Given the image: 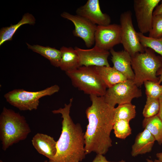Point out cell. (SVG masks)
<instances>
[{
  "label": "cell",
  "mask_w": 162,
  "mask_h": 162,
  "mask_svg": "<svg viewBox=\"0 0 162 162\" xmlns=\"http://www.w3.org/2000/svg\"><path fill=\"white\" fill-rule=\"evenodd\" d=\"M147 162H162L161 161L159 160L158 159H155L153 161L152 160H150L148 159H146Z\"/></svg>",
  "instance_id": "d6a6232c"
},
{
  "label": "cell",
  "mask_w": 162,
  "mask_h": 162,
  "mask_svg": "<svg viewBox=\"0 0 162 162\" xmlns=\"http://www.w3.org/2000/svg\"><path fill=\"white\" fill-rule=\"evenodd\" d=\"M138 87L133 80H127L108 88L104 96L105 101L113 107L116 104L131 103L134 98L142 96V91Z\"/></svg>",
  "instance_id": "52a82bcc"
},
{
  "label": "cell",
  "mask_w": 162,
  "mask_h": 162,
  "mask_svg": "<svg viewBox=\"0 0 162 162\" xmlns=\"http://www.w3.org/2000/svg\"><path fill=\"white\" fill-rule=\"evenodd\" d=\"M35 23V19L33 15L27 13L22 16L21 20L17 24L2 28L0 30V45L7 41L12 40L15 32L22 25L25 24L34 25Z\"/></svg>",
  "instance_id": "d6986e66"
},
{
  "label": "cell",
  "mask_w": 162,
  "mask_h": 162,
  "mask_svg": "<svg viewBox=\"0 0 162 162\" xmlns=\"http://www.w3.org/2000/svg\"><path fill=\"white\" fill-rule=\"evenodd\" d=\"M140 41L144 48H149L162 57V37L154 38L144 35L140 32H137Z\"/></svg>",
  "instance_id": "603a6c76"
},
{
  "label": "cell",
  "mask_w": 162,
  "mask_h": 162,
  "mask_svg": "<svg viewBox=\"0 0 162 162\" xmlns=\"http://www.w3.org/2000/svg\"><path fill=\"white\" fill-rule=\"evenodd\" d=\"M44 162H49V161H47V160H46L45 161H44Z\"/></svg>",
  "instance_id": "836d02e7"
},
{
  "label": "cell",
  "mask_w": 162,
  "mask_h": 162,
  "mask_svg": "<svg viewBox=\"0 0 162 162\" xmlns=\"http://www.w3.org/2000/svg\"><path fill=\"white\" fill-rule=\"evenodd\" d=\"M90 98L92 105L86 111L88 123L84 134L85 152L104 155L112 146L115 107L106 102L104 96L91 95Z\"/></svg>",
  "instance_id": "6da1fadb"
},
{
  "label": "cell",
  "mask_w": 162,
  "mask_h": 162,
  "mask_svg": "<svg viewBox=\"0 0 162 162\" xmlns=\"http://www.w3.org/2000/svg\"><path fill=\"white\" fill-rule=\"evenodd\" d=\"M61 58L59 68L65 72L73 70L82 66L76 51L71 47H62Z\"/></svg>",
  "instance_id": "e0dca14e"
},
{
  "label": "cell",
  "mask_w": 162,
  "mask_h": 162,
  "mask_svg": "<svg viewBox=\"0 0 162 162\" xmlns=\"http://www.w3.org/2000/svg\"><path fill=\"white\" fill-rule=\"evenodd\" d=\"M131 57L134 74L133 81L138 87L146 81L158 82L159 78L156 74L162 65L161 56H157L152 49L145 48L144 52L136 53Z\"/></svg>",
  "instance_id": "277c9868"
},
{
  "label": "cell",
  "mask_w": 162,
  "mask_h": 162,
  "mask_svg": "<svg viewBox=\"0 0 162 162\" xmlns=\"http://www.w3.org/2000/svg\"><path fill=\"white\" fill-rule=\"evenodd\" d=\"M32 142L36 151L40 154L52 159L57 152V141L47 134L37 133L32 138Z\"/></svg>",
  "instance_id": "9a60e30c"
},
{
  "label": "cell",
  "mask_w": 162,
  "mask_h": 162,
  "mask_svg": "<svg viewBox=\"0 0 162 162\" xmlns=\"http://www.w3.org/2000/svg\"><path fill=\"white\" fill-rule=\"evenodd\" d=\"M28 49L48 59L53 66L59 67L61 58V52L55 48L38 45H31L26 43Z\"/></svg>",
  "instance_id": "ffe728a7"
},
{
  "label": "cell",
  "mask_w": 162,
  "mask_h": 162,
  "mask_svg": "<svg viewBox=\"0 0 162 162\" xmlns=\"http://www.w3.org/2000/svg\"><path fill=\"white\" fill-rule=\"evenodd\" d=\"M31 132L24 116L12 109L3 108L0 115V139L3 150L26 139Z\"/></svg>",
  "instance_id": "3957f363"
},
{
  "label": "cell",
  "mask_w": 162,
  "mask_h": 162,
  "mask_svg": "<svg viewBox=\"0 0 162 162\" xmlns=\"http://www.w3.org/2000/svg\"><path fill=\"white\" fill-rule=\"evenodd\" d=\"M120 25L110 24L97 26L94 36V44L99 48L108 51L115 45L121 44Z\"/></svg>",
  "instance_id": "8fae6325"
},
{
  "label": "cell",
  "mask_w": 162,
  "mask_h": 162,
  "mask_svg": "<svg viewBox=\"0 0 162 162\" xmlns=\"http://www.w3.org/2000/svg\"><path fill=\"white\" fill-rule=\"evenodd\" d=\"M129 122L128 120L121 119L114 122L113 129L116 137L125 139L131 134L132 129L129 125Z\"/></svg>",
  "instance_id": "cb8c5ba5"
},
{
  "label": "cell",
  "mask_w": 162,
  "mask_h": 162,
  "mask_svg": "<svg viewBox=\"0 0 162 162\" xmlns=\"http://www.w3.org/2000/svg\"><path fill=\"white\" fill-rule=\"evenodd\" d=\"M73 100L71 98L63 108L52 111L54 114H60L63 119L62 133L57 141V152L49 162H80L85 157L84 133L80 124H75L70 114Z\"/></svg>",
  "instance_id": "7a4b0ae2"
},
{
  "label": "cell",
  "mask_w": 162,
  "mask_h": 162,
  "mask_svg": "<svg viewBox=\"0 0 162 162\" xmlns=\"http://www.w3.org/2000/svg\"><path fill=\"white\" fill-rule=\"evenodd\" d=\"M149 33L150 37H162V14L153 15L152 28Z\"/></svg>",
  "instance_id": "4316f807"
},
{
  "label": "cell",
  "mask_w": 162,
  "mask_h": 162,
  "mask_svg": "<svg viewBox=\"0 0 162 162\" xmlns=\"http://www.w3.org/2000/svg\"><path fill=\"white\" fill-rule=\"evenodd\" d=\"M94 68L105 82L107 88H111L128 79L123 74L113 67H95Z\"/></svg>",
  "instance_id": "ac0fdd59"
},
{
  "label": "cell",
  "mask_w": 162,
  "mask_h": 162,
  "mask_svg": "<svg viewBox=\"0 0 162 162\" xmlns=\"http://www.w3.org/2000/svg\"><path fill=\"white\" fill-rule=\"evenodd\" d=\"M136 115V106L131 103L118 105L114 109L113 123L121 119L130 121L135 117Z\"/></svg>",
  "instance_id": "7402d4cb"
},
{
  "label": "cell",
  "mask_w": 162,
  "mask_h": 162,
  "mask_svg": "<svg viewBox=\"0 0 162 162\" xmlns=\"http://www.w3.org/2000/svg\"><path fill=\"white\" fill-rule=\"evenodd\" d=\"M72 85L85 94L104 96L107 88L94 66H82L65 72Z\"/></svg>",
  "instance_id": "5b68a950"
},
{
  "label": "cell",
  "mask_w": 162,
  "mask_h": 162,
  "mask_svg": "<svg viewBox=\"0 0 162 162\" xmlns=\"http://www.w3.org/2000/svg\"><path fill=\"white\" fill-rule=\"evenodd\" d=\"M160 0H134V8L140 32H149L151 29L154 10Z\"/></svg>",
  "instance_id": "30bf717a"
},
{
  "label": "cell",
  "mask_w": 162,
  "mask_h": 162,
  "mask_svg": "<svg viewBox=\"0 0 162 162\" xmlns=\"http://www.w3.org/2000/svg\"><path fill=\"white\" fill-rule=\"evenodd\" d=\"M162 14V1L160 4L158 5L155 8L153 13V15Z\"/></svg>",
  "instance_id": "f1b7e54d"
},
{
  "label": "cell",
  "mask_w": 162,
  "mask_h": 162,
  "mask_svg": "<svg viewBox=\"0 0 162 162\" xmlns=\"http://www.w3.org/2000/svg\"><path fill=\"white\" fill-rule=\"evenodd\" d=\"M92 162H125L123 160L118 162H111L107 160L106 157L101 154H98Z\"/></svg>",
  "instance_id": "83f0119b"
},
{
  "label": "cell",
  "mask_w": 162,
  "mask_h": 162,
  "mask_svg": "<svg viewBox=\"0 0 162 162\" xmlns=\"http://www.w3.org/2000/svg\"><path fill=\"white\" fill-rule=\"evenodd\" d=\"M160 108L159 99L147 97L146 104L142 111L144 118L153 117L158 113Z\"/></svg>",
  "instance_id": "d4e9b609"
},
{
  "label": "cell",
  "mask_w": 162,
  "mask_h": 162,
  "mask_svg": "<svg viewBox=\"0 0 162 162\" xmlns=\"http://www.w3.org/2000/svg\"><path fill=\"white\" fill-rule=\"evenodd\" d=\"M132 13L130 10L122 13L120 17L121 30V42L124 50L130 56L136 53H143L145 48L141 44L136 32L133 26Z\"/></svg>",
  "instance_id": "ba28073f"
},
{
  "label": "cell",
  "mask_w": 162,
  "mask_h": 162,
  "mask_svg": "<svg viewBox=\"0 0 162 162\" xmlns=\"http://www.w3.org/2000/svg\"><path fill=\"white\" fill-rule=\"evenodd\" d=\"M161 58L162 62V57L161 56ZM156 75L157 76H159V80L158 82L160 84L162 82V65L157 71Z\"/></svg>",
  "instance_id": "4dcf8cb0"
},
{
  "label": "cell",
  "mask_w": 162,
  "mask_h": 162,
  "mask_svg": "<svg viewBox=\"0 0 162 162\" xmlns=\"http://www.w3.org/2000/svg\"><path fill=\"white\" fill-rule=\"evenodd\" d=\"M156 140L150 132L146 129L136 136L132 146L131 154L135 157L151 152Z\"/></svg>",
  "instance_id": "2e32d148"
},
{
  "label": "cell",
  "mask_w": 162,
  "mask_h": 162,
  "mask_svg": "<svg viewBox=\"0 0 162 162\" xmlns=\"http://www.w3.org/2000/svg\"><path fill=\"white\" fill-rule=\"evenodd\" d=\"M76 14L87 19L97 26H106L110 24V16L103 13L99 0H88L83 5L76 10Z\"/></svg>",
  "instance_id": "7c38bea8"
},
{
  "label": "cell",
  "mask_w": 162,
  "mask_h": 162,
  "mask_svg": "<svg viewBox=\"0 0 162 162\" xmlns=\"http://www.w3.org/2000/svg\"><path fill=\"white\" fill-rule=\"evenodd\" d=\"M113 67L124 75L128 80H134V74L131 65V57L124 50L116 51L113 48L110 50Z\"/></svg>",
  "instance_id": "5bb4252c"
},
{
  "label": "cell",
  "mask_w": 162,
  "mask_h": 162,
  "mask_svg": "<svg viewBox=\"0 0 162 162\" xmlns=\"http://www.w3.org/2000/svg\"><path fill=\"white\" fill-rule=\"evenodd\" d=\"M147 97L159 99L162 95V85L158 82L146 81L144 82Z\"/></svg>",
  "instance_id": "484cf974"
},
{
  "label": "cell",
  "mask_w": 162,
  "mask_h": 162,
  "mask_svg": "<svg viewBox=\"0 0 162 162\" xmlns=\"http://www.w3.org/2000/svg\"><path fill=\"white\" fill-rule=\"evenodd\" d=\"M59 86L55 85L41 90L31 92L23 89H14L5 94L6 101L11 105L21 111L37 110L42 97L51 96L58 92Z\"/></svg>",
  "instance_id": "8992f818"
},
{
  "label": "cell",
  "mask_w": 162,
  "mask_h": 162,
  "mask_svg": "<svg viewBox=\"0 0 162 162\" xmlns=\"http://www.w3.org/2000/svg\"><path fill=\"white\" fill-rule=\"evenodd\" d=\"M75 49L79 54L82 66H110L108 58L110 53L95 46L92 48L84 49L75 46Z\"/></svg>",
  "instance_id": "4fadbf2b"
},
{
  "label": "cell",
  "mask_w": 162,
  "mask_h": 162,
  "mask_svg": "<svg viewBox=\"0 0 162 162\" xmlns=\"http://www.w3.org/2000/svg\"><path fill=\"white\" fill-rule=\"evenodd\" d=\"M144 129L148 130L160 145H162V121L157 115L144 118L142 122Z\"/></svg>",
  "instance_id": "44dd1931"
},
{
  "label": "cell",
  "mask_w": 162,
  "mask_h": 162,
  "mask_svg": "<svg viewBox=\"0 0 162 162\" xmlns=\"http://www.w3.org/2000/svg\"><path fill=\"white\" fill-rule=\"evenodd\" d=\"M156 156L159 160L162 161V152L157 153Z\"/></svg>",
  "instance_id": "1f68e13d"
},
{
  "label": "cell",
  "mask_w": 162,
  "mask_h": 162,
  "mask_svg": "<svg viewBox=\"0 0 162 162\" xmlns=\"http://www.w3.org/2000/svg\"><path fill=\"white\" fill-rule=\"evenodd\" d=\"M61 16L71 21L75 28L74 36L81 38L86 46L90 48L94 44V36L97 26L77 15H73L66 12L61 14Z\"/></svg>",
  "instance_id": "9c48e42d"
},
{
  "label": "cell",
  "mask_w": 162,
  "mask_h": 162,
  "mask_svg": "<svg viewBox=\"0 0 162 162\" xmlns=\"http://www.w3.org/2000/svg\"><path fill=\"white\" fill-rule=\"evenodd\" d=\"M160 103V108L158 116L162 121V95L159 99Z\"/></svg>",
  "instance_id": "f546056e"
},
{
  "label": "cell",
  "mask_w": 162,
  "mask_h": 162,
  "mask_svg": "<svg viewBox=\"0 0 162 162\" xmlns=\"http://www.w3.org/2000/svg\"><path fill=\"white\" fill-rule=\"evenodd\" d=\"M0 162H2V160H0Z\"/></svg>",
  "instance_id": "e575fe53"
}]
</instances>
